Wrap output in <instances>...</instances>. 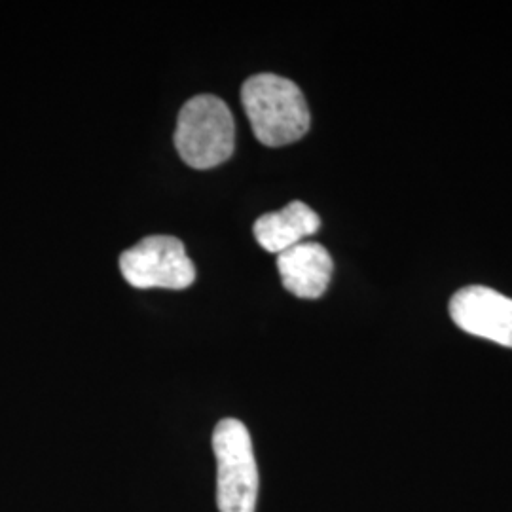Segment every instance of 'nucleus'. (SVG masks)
<instances>
[{
	"mask_svg": "<svg viewBox=\"0 0 512 512\" xmlns=\"http://www.w3.org/2000/svg\"><path fill=\"white\" fill-rule=\"evenodd\" d=\"M241 103L256 139L266 147H285L310 129V109L302 90L289 78L255 74L241 88Z\"/></svg>",
	"mask_w": 512,
	"mask_h": 512,
	"instance_id": "f257e3e1",
	"label": "nucleus"
},
{
	"mask_svg": "<svg viewBox=\"0 0 512 512\" xmlns=\"http://www.w3.org/2000/svg\"><path fill=\"white\" fill-rule=\"evenodd\" d=\"M175 147L184 164L211 169L224 164L236 148V124L230 107L215 95L186 101L177 120Z\"/></svg>",
	"mask_w": 512,
	"mask_h": 512,
	"instance_id": "f03ea898",
	"label": "nucleus"
},
{
	"mask_svg": "<svg viewBox=\"0 0 512 512\" xmlns=\"http://www.w3.org/2000/svg\"><path fill=\"white\" fill-rule=\"evenodd\" d=\"M213 452L220 512H255L258 469L247 427L234 418L220 421L213 433Z\"/></svg>",
	"mask_w": 512,
	"mask_h": 512,
	"instance_id": "7ed1b4c3",
	"label": "nucleus"
},
{
	"mask_svg": "<svg viewBox=\"0 0 512 512\" xmlns=\"http://www.w3.org/2000/svg\"><path fill=\"white\" fill-rule=\"evenodd\" d=\"M124 279L135 289L183 291L196 279L194 262L184 243L173 236H148L120 256Z\"/></svg>",
	"mask_w": 512,
	"mask_h": 512,
	"instance_id": "20e7f679",
	"label": "nucleus"
},
{
	"mask_svg": "<svg viewBox=\"0 0 512 512\" xmlns=\"http://www.w3.org/2000/svg\"><path fill=\"white\" fill-rule=\"evenodd\" d=\"M450 317L471 336L512 349V298L490 287L471 285L452 296Z\"/></svg>",
	"mask_w": 512,
	"mask_h": 512,
	"instance_id": "39448f33",
	"label": "nucleus"
},
{
	"mask_svg": "<svg viewBox=\"0 0 512 512\" xmlns=\"http://www.w3.org/2000/svg\"><path fill=\"white\" fill-rule=\"evenodd\" d=\"M277 270L289 293L313 300L329 289L334 264L323 245L302 241L277 255Z\"/></svg>",
	"mask_w": 512,
	"mask_h": 512,
	"instance_id": "423d86ee",
	"label": "nucleus"
},
{
	"mask_svg": "<svg viewBox=\"0 0 512 512\" xmlns=\"http://www.w3.org/2000/svg\"><path fill=\"white\" fill-rule=\"evenodd\" d=\"M321 226L319 215L306 203H289L285 209L266 213L255 222V238L268 253H283L302 239L313 236Z\"/></svg>",
	"mask_w": 512,
	"mask_h": 512,
	"instance_id": "0eeeda50",
	"label": "nucleus"
}]
</instances>
